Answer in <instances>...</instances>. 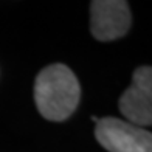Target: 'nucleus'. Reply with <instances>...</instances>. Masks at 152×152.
I'll return each mask as SVG.
<instances>
[{
    "label": "nucleus",
    "instance_id": "3",
    "mask_svg": "<svg viewBox=\"0 0 152 152\" xmlns=\"http://www.w3.org/2000/svg\"><path fill=\"white\" fill-rule=\"evenodd\" d=\"M118 106L126 121L140 127L152 126V67L143 65L134 72Z\"/></svg>",
    "mask_w": 152,
    "mask_h": 152
},
{
    "label": "nucleus",
    "instance_id": "2",
    "mask_svg": "<svg viewBox=\"0 0 152 152\" xmlns=\"http://www.w3.org/2000/svg\"><path fill=\"white\" fill-rule=\"evenodd\" d=\"M95 137L109 152H152V132L126 120L113 116L98 120Z\"/></svg>",
    "mask_w": 152,
    "mask_h": 152
},
{
    "label": "nucleus",
    "instance_id": "1",
    "mask_svg": "<svg viewBox=\"0 0 152 152\" xmlns=\"http://www.w3.org/2000/svg\"><path fill=\"white\" fill-rule=\"evenodd\" d=\"M81 87L75 73L64 64L45 67L34 82V101L44 118L64 121L79 102Z\"/></svg>",
    "mask_w": 152,
    "mask_h": 152
},
{
    "label": "nucleus",
    "instance_id": "4",
    "mask_svg": "<svg viewBox=\"0 0 152 152\" xmlns=\"http://www.w3.org/2000/svg\"><path fill=\"white\" fill-rule=\"evenodd\" d=\"M132 23L127 2L123 0H95L90 3V30L102 42L120 39Z\"/></svg>",
    "mask_w": 152,
    "mask_h": 152
}]
</instances>
